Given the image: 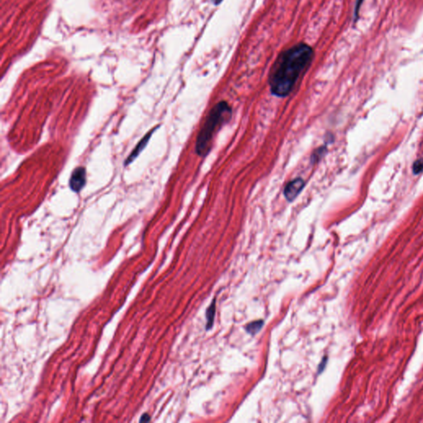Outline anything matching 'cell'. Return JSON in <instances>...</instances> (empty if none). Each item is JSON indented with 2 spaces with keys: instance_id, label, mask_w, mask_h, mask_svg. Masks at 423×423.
I'll return each mask as SVG.
<instances>
[{
  "instance_id": "52a82bcc",
  "label": "cell",
  "mask_w": 423,
  "mask_h": 423,
  "mask_svg": "<svg viewBox=\"0 0 423 423\" xmlns=\"http://www.w3.org/2000/svg\"><path fill=\"white\" fill-rule=\"evenodd\" d=\"M263 325H264V321L263 320H258V321H252L251 324H248L245 327V329H246V332L250 333V334L255 335L256 333H258L261 330V328H263Z\"/></svg>"
},
{
  "instance_id": "8992f818",
  "label": "cell",
  "mask_w": 423,
  "mask_h": 423,
  "mask_svg": "<svg viewBox=\"0 0 423 423\" xmlns=\"http://www.w3.org/2000/svg\"><path fill=\"white\" fill-rule=\"evenodd\" d=\"M215 310H216V300H213L210 306L207 310V330H209L213 327V321H214Z\"/></svg>"
},
{
  "instance_id": "ba28073f",
  "label": "cell",
  "mask_w": 423,
  "mask_h": 423,
  "mask_svg": "<svg viewBox=\"0 0 423 423\" xmlns=\"http://www.w3.org/2000/svg\"><path fill=\"white\" fill-rule=\"evenodd\" d=\"M423 169V160H417L415 161L414 165H413V172L414 174H419L420 172L422 171Z\"/></svg>"
},
{
  "instance_id": "3957f363",
  "label": "cell",
  "mask_w": 423,
  "mask_h": 423,
  "mask_svg": "<svg viewBox=\"0 0 423 423\" xmlns=\"http://www.w3.org/2000/svg\"><path fill=\"white\" fill-rule=\"evenodd\" d=\"M86 184V169L85 167L80 166L73 170L69 180V186L74 193H79L82 190Z\"/></svg>"
},
{
  "instance_id": "7a4b0ae2",
  "label": "cell",
  "mask_w": 423,
  "mask_h": 423,
  "mask_svg": "<svg viewBox=\"0 0 423 423\" xmlns=\"http://www.w3.org/2000/svg\"><path fill=\"white\" fill-rule=\"evenodd\" d=\"M232 108L226 101L215 105L207 117L196 140L195 149L200 157H206L210 152L214 135L232 117Z\"/></svg>"
},
{
  "instance_id": "30bf717a",
  "label": "cell",
  "mask_w": 423,
  "mask_h": 423,
  "mask_svg": "<svg viewBox=\"0 0 423 423\" xmlns=\"http://www.w3.org/2000/svg\"><path fill=\"white\" fill-rule=\"evenodd\" d=\"M222 2V0H213V3H214L215 5H218L219 4Z\"/></svg>"
},
{
  "instance_id": "9c48e42d",
  "label": "cell",
  "mask_w": 423,
  "mask_h": 423,
  "mask_svg": "<svg viewBox=\"0 0 423 423\" xmlns=\"http://www.w3.org/2000/svg\"><path fill=\"white\" fill-rule=\"evenodd\" d=\"M327 360H328V359L326 358V357L325 358H324V360H322V361H321V364H320V365H319V373H321V372L324 371V368H325L326 366V363H327Z\"/></svg>"
},
{
  "instance_id": "6da1fadb",
  "label": "cell",
  "mask_w": 423,
  "mask_h": 423,
  "mask_svg": "<svg viewBox=\"0 0 423 423\" xmlns=\"http://www.w3.org/2000/svg\"><path fill=\"white\" fill-rule=\"evenodd\" d=\"M313 48L305 43L292 46L279 56L269 76L270 91L277 97H286L313 58Z\"/></svg>"
},
{
  "instance_id": "277c9868",
  "label": "cell",
  "mask_w": 423,
  "mask_h": 423,
  "mask_svg": "<svg viewBox=\"0 0 423 423\" xmlns=\"http://www.w3.org/2000/svg\"><path fill=\"white\" fill-rule=\"evenodd\" d=\"M305 186L304 180L301 178H296L291 180L290 182L287 184L284 188V197L289 202H293L296 197L298 196L302 190Z\"/></svg>"
},
{
  "instance_id": "5b68a950",
  "label": "cell",
  "mask_w": 423,
  "mask_h": 423,
  "mask_svg": "<svg viewBox=\"0 0 423 423\" xmlns=\"http://www.w3.org/2000/svg\"><path fill=\"white\" fill-rule=\"evenodd\" d=\"M155 130L156 129H153V130L150 131L147 134L145 135V137L139 141V143L137 144L136 145V147L134 148V150L132 152L130 155H129V157H128L126 161H125V165H130L131 163L134 161L135 159L137 158L138 156H139L140 153H141L142 151H143L144 148L145 147V145H147L148 141L150 140L151 137H152V135L154 133Z\"/></svg>"
}]
</instances>
